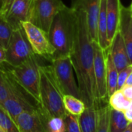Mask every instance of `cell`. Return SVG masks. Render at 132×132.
Returning a JSON list of instances; mask_svg holds the SVG:
<instances>
[{"mask_svg": "<svg viewBox=\"0 0 132 132\" xmlns=\"http://www.w3.org/2000/svg\"><path fill=\"white\" fill-rule=\"evenodd\" d=\"M39 55L34 54L28 60L17 66L4 68L13 77L17 83L32 96L39 104Z\"/></svg>", "mask_w": 132, "mask_h": 132, "instance_id": "277c9868", "label": "cell"}, {"mask_svg": "<svg viewBox=\"0 0 132 132\" xmlns=\"http://www.w3.org/2000/svg\"><path fill=\"white\" fill-rule=\"evenodd\" d=\"M124 132H132V122H129L128 127L126 128Z\"/></svg>", "mask_w": 132, "mask_h": 132, "instance_id": "836d02e7", "label": "cell"}, {"mask_svg": "<svg viewBox=\"0 0 132 132\" xmlns=\"http://www.w3.org/2000/svg\"><path fill=\"white\" fill-rule=\"evenodd\" d=\"M77 23L76 10L67 5L54 16L48 32L49 40L55 50L52 60L70 56L77 33Z\"/></svg>", "mask_w": 132, "mask_h": 132, "instance_id": "7a4b0ae2", "label": "cell"}, {"mask_svg": "<svg viewBox=\"0 0 132 132\" xmlns=\"http://www.w3.org/2000/svg\"><path fill=\"white\" fill-rule=\"evenodd\" d=\"M97 43L103 51L108 50L111 45L108 37L107 0L101 1V7L97 22Z\"/></svg>", "mask_w": 132, "mask_h": 132, "instance_id": "2e32d148", "label": "cell"}, {"mask_svg": "<svg viewBox=\"0 0 132 132\" xmlns=\"http://www.w3.org/2000/svg\"><path fill=\"white\" fill-rule=\"evenodd\" d=\"M34 54L22 26L14 30L6 48L5 64L9 66L19 65Z\"/></svg>", "mask_w": 132, "mask_h": 132, "instance_id": "52a82bcc", "label": "cell"}, {"mask_svg": "<svg viewBox=\"0 0 132 132\" xmlns=\"http://www.w3.org/2000/svg\"><path fill=\"white\" fill-rule=\"evenodd\" d=\"M125 118L127 119V121L128 122H132V110L131 109H128L126 110L125 112Z\"/></svg>", "mask_w": 132, "mask_h": 132, "instance_id": "1f68e13d", "label": "cell"}, {"mask_svg": "<svg viewBox=\"0 0 132 132\" xmlns=\"http://www.w3.org/2000/svg\"><path fill=\"white\" fill-rule=\"evenodd\" d=\"M50 65L54 80L62 94L63 96L71 95L80 99V90L73 75V68L70 56L55 58L50 61Z\"/></svg>", "mask_w": 132, "mask_h": 132, "instance_id": "5b68a950", "label": "cell"}, {"mask_svg": "<svg viewBox=\"0 0 132 132\" xmlns=\"http://www.w3.org/2000/svg\"><path fill=\"white\" fill-rule=\"evenodd\" d=\"M128 109H131L132 110V100H131V102H130V105H129V108Z\"/></svg>", "mask_w": 132, "mask_h": 132, "instance_id": "d590c367", "label": "cell"}, {"mask_svg": "<svg viewBox=\"0 0 132 132\" xmlns=\"http://www.w3.org/2000/svg\"><path fill=\"white\" fill-rule=\"evenodd\" d=\"M121 5L120 0H107L108 37L111 44L118 30Z\"/></svg>", "mask_w": 132, "mask_h": 132, "instance_id": "9a60e30c", "label": "cell"}, {"mask_svg": "<svg viewBox=\"0 0 132 132\" xmlns=\"http://www.w3.org/2000/svg\"><path fill=\"white\" fill-rule=\"evenodd\" d=\"M13 82L11 75L2 66L0 67V104L12 92Z\"/></svg>", "mask_w": 132, "mask_h": 132, "instance_id": "44dd1931", "label": "cell"}, {"mask_svg": "<svg viewBox=\"0 0 132 132\" xmlns=\"http://www.w3.org/2000/svg\"><path fill=\"white\" fill-rule=\"evenodd\" d=\"M0 127L5 132H19L18 126L9 113L0 105Z\"/></svg>", "mask_w": 132, "mask_h": 132, "instance_id": "cb8c5ba5", "label": "cell"}, {"mask_svg": "<svg viewBox=\"0 0 132 132\" xmlns=\"http://www.w3.org/2000/svg\"><path fill=\"white\" fill-rule=\"evenodd\" d=\"M50 117L42 107L35 111H24L15 120L19 132H46V122Z\"/></svg>", "mask_w": 132, "mask_h": 132, "instance_id": "30bf717a", "label": "cell"}, {"mask_svg": "<svg viewBox=\"0 0 132 132\" xmlns=\"http://www.w3.org/2000/svg\"><path fill=\"white\" fill-rule=\"evenodd\" d=\"M46 132H65V122L63 117H52L46 122Z\"/></svg>", "mask_w": 132, "mask_h": 132, "instance_id": "484cf974", "label": "cell"}, {"mask_svg": "<svg viewBox=\"0 0 132 132\" xmlns=\"http://www.w3.org/2000/svg\"><path fill=\"white\" fill-rule=\"evenodd\" d=\"M118 30L124 40L127 53L132 65V16L130 7L121 5Z\"/></svg>", "mask_w": 132, "mask_h": 132, "instance_id": "5bb4252c", "label": "cell"}, {"mask_svg": "<svg viewBox=\"0 0 132 132\" xmlns=\"http://www.w3.org/2000/svg\"><path fill=\"white\" fill-rule=\"evenodd\" d=\"M94 76L97 89L99 103H108V94L107 88V72H106V53L99 46L97 42L94 43Z\"/></svg>", "mask_w": 132, "mask_h": 132, "instance_id": "9c48e42d", "label": "cell"}, {"mask_svg": "<svg viewBox=\"0 0 132 132\" xmlns=\"http://www.w3.org/2000/svg\"><path fill=\"white\" fill-rule=\"evenodd\" d=\"M64 107L68 114L79 117L86 109V105L84 101L71 95L63 96Z\"/></svg>", "mask_w": 132, "mask_h": 132, "instance_id": "ffe728a7", "label": "cell"}, {"mask_svg": "<svg viewBox=\"0 0 132 132\" xmlns=\"http://www.w3.org/2000/svg\"><path fill=\"white\" fill-rule=\"evenodd\" d=\"M39 98L43 112L49 117H64L67 114L63 103V95L59 89L52 74L50 65L39 67Z\"/></svg>", "mask_w": 132, "mask_h": 132, "instance_id": "3957f363", "label": "cell"}, {"mask_svg": "<svg viewBox=\"0 0 132 132\" xmlns=\"http://www.w3.org/2000/svg\"><path fill=\"white\" fill-rule=\"evenodd\" d=\"M130 102L121 90H117L108 99V104L111 108L123 112L129 108Z\"/></svg>", "mask_w": 132, "mask_h": 132, "instance_id": "603a6c76", "label": "cell"}, {"mask_svg": "<svg viewBox=\"0 0 132 132\" xmlns=\"http://www.w3.org/2000/svg\"><path fill=\"white\" fill-rule=\"evenodd\" d=\"M4 2H5V0H0V9H1V8L2 7V5H3V4H4Z\"/></svg>", "mask_w": 132, "mask_h": 132, "instance_id": "e575fe53", "label": "cell"}, {"mask_svg": "<svg viewBox=\"0 0 132 132\" xmlns=\"http://www.w3.org/2000/svg\"><path fill=\"white\" fill-rule=\"evenodd\" d=\"M6 63V48L0 46V67Z\"/></svg>", "mask_w": 132, "mask_h": 132, "instance_id": "4dcf8cb0", "label": "cell"}, {"mask_svg": "<svg viewBox=\"0 0 132 132\" xmlns=\"http://www.w3.org/2000/svg\"><path fill=\"white\" fill-rule=\"evenodd\" d=\"M111 106L106 103L97 109V132H109V117Z\"/></svg>", "mask_w": 132, "mask_h": 132, "instance_id": "7402d4cb", "label": "cell"}, {"mask_svg": "<svg viewBox=\"0 0 132 132\" xmlns=\"http://www.w3.org/2000/svg\"><path fill=\"white\" fill-rule=\"evenodd\" d=\"M130 9H131V16H132V2H131V6H130Z\"/></svg>", "mask_w": 132, "mask_h": 132, "instance_id": "8d00e7d4", "label": "cell"}, {"mask_svg": "<svg viewBox=\"0 0 132 132\" xmlns=\"http://www.w3.org/2000/svg\"><path fill=\"white\" fill-rule=\"evenodd\" d=\"M97 109L95 106L87 107L78 117L81 132H97Z\"/></svg>", "mask_w": 132, "mask_h": 132, "instance_id": "e0dca14e", "label": "cell"}, {"mask_svg": "<svg viewBox=\"0 0 132 132\" xmlns=\"http://www.w3.org/2000/svg\"><path fill=\"white\" fill-rule=\"evenodd\" d=\"M124 86H132V72L128 75V79H126V82Z\"/></svg>", "mask_w": 132, "mask_h": 132, "instance_id": "d6a6232c", "label": "cell"}, {"mask_svg": "<svg viewBox=\"0 0 132 132\" xmlns=\"http://www.w3.org/2000/svg\"><path fill=\"white\" fill-rule=\"evenodd\" d=\"M0 132H5V131H4V130H3V129H2V128L0 127Z\"/></svg>", "mask_w": 132, "mask_h": 132, "instance_id": "74e56055", "label": "cell"}, {"mask_svg": "<svg viewBox=\"0 0 132 132\" xmlns=\"http://www.w3.org/2000/svg\"><path fill=\"white\" fill-rule=\"evenodd\" d=\"M16 0H5L4 2V4L2 5V7L0 9V14L4 16L5 18V16L6 14L8 13L9 10L10 9L11 6L13 5V3L15 2Z\"/></svg>", "mask_w": 132, "mask_h": 132, "instance_id": "f1b7e54d", "label": "cell"}, {"mask_svg": "<svg viewBox=\"0 0 132 132\" xmlns=\"http://www.w3.org/2000/svg\"><path fill=\"white\" fill-rule=\"evenodd\" d=\"M122 91V93H124V95L129 100H132V86H123L121 89H120Z\"/></svg>", "mask_w": 132, "mask_h": 132, "instance_id": "f546056e", "label": "cell"}, {"mask_svg": "<svg viewBox=\"0 0 132 132\" xmlns=\"http://www.w3.org/2000/svg\"><path fill=\"white\" fill-rule=\"evenodd\" d=\"M106 53V72H107V88L108 97L118 90V71L112 60L109 48L105 51Z\"/></svg>", "mask_w": 132, "mask_h": 132, "instance_id": "ac0fdd59", "label": "cell"}, {"mask_svg": "<svg viewBox=\"0 0 132 132\" xmlns=\"http://www.w3.org/2000/svg\"><path fill=\"white\" fill-rule=\"evenodd\" d=\"M21 24L34 53L50 62L55 50L49 40L48 33L29 21L22 22Z\"/></svg>", "mask_w": 132, "mask_h": 132, "instance_id": "ba28073f", "label": "cell"}, {"mask_svg": "<svg viewBox=\"0 0 132 132\" xmlns=\"http://www.w3.org/2000/svg\"><path fill=\"white\" fill-rule=\"evenodd\" d=\"M31 0H16L5 16V19L14 30L22 26V23L27 21Z\"/></svg>", "mask_w": 132, "mask_h": 132, "instance_id": "4fadbf2b", "label": "cell"}, {"mask_svg": "<svg viewBox=\"0 0 132 132\" xmlns=\"http://www.w3.org/2000/svg\"><path fill=\"white\" fill-rule=\"evenodd\" d=\"M109 52L118 72L131 65L127 53L124 40L119 30L116 33L109 47Z\"/></svg>", "mask_w": 132, "mask_h": 132, "instance_id": "7c38bea8", "label": "cell"}, {"mask_svg": "<svg viewBox=\"0 0 132 132\" xmlns=\"http://www.w3.org/2000/svg\"><path fill=\"white\" fill-rule=\"evenodd\" d=\"M64 6L62 0H31L27 21L48 33L54 16Z\"/></svg>", "mask_w": 132, "mask_h": 132, "instance_id": "8992f818", "label": "cell"}, {"mask_svg": "<svg viewBox=\"0 0 132 132\" xmlns=\"http://www.w3.org/2000/svg\"><path fill=\"white\" fill-rule=\"evenodd\" d=\"M77 12V33L70 54L72 65L77 79L80 99L86 107H101L98 99L94 76V41L92 40L86 12L82 9H75Z\"/></svg>", "mask_w": 132, "mask_h": 132, "instance_id": "6da1fadb", "label": "cell"}, {"mask_svg": "<svg viewBox=\"0 0 132 132\" xmlns=\"http://www.w3.org/2000/svg\"><path fill=\"white\" fill-rule=\"evenodd\" d=\"M129 122L123 111L111 108L109 117V132H124Z\"/></svg>", "mask_w": 132, "mask_h": 132, "instance_id": "d6986e66", "label": "cell"}, {"mask_svg": "<svg viewBox=\"0 0 132 132\" xmlns=\"http://www.w3.org/2000/svg\"><path fill=\"white\" fill-rule=\"evenodd\" d=\"M63 120L65 122V132H81L78 117L67 113Z\"/></svg>", "mask_w": 132, "mask_h": 132, "instance_id": "4316f807", "label": "cell"}, {"mask_svg": "<svg viewBox=\"0 0 132 132\" xmlns=\"http://www.w3.org/2000/svg\"><path fill=\"white\" fill-rule=\"evenodd\" d=\"M132 72V65H130L122 69L121 71L118 72V90L122 89L125 86L126 79H128V75Z\"/></svg>", "mask_w": 132, "mask_h": 132, "instance_id": "83f0119b", "label": "cell"}, {"mask_svg": "<svg viewBox=\"0 0 132 132\" xmlns=\"http://www.w3.org/2000/svg\"><path fill=\"white\" fill-rule=\"evenodd\" d=\"M13 30L4 16L0 14V46L7 48Z\"/></svg>", "mask_w": 132, "mask_h": 132, "instance_id": "d4e9b609", "label": "cell"}, {"mask_svg": "<svg viewBox=\"0 0 132 132\" xmlns=\"http://www.w3.org/2000/svg\"><path fill=\"white\" fill-rule=\"evenodd\" d=\"M101 0H72L71 7L82 9L87 14L89 31L92 40L97 42V22Z\"/></svg>", "mask_w": 132, "mask_h": 132, "instance_id": "8fae6325", "label": "cell"}]
</instances>
